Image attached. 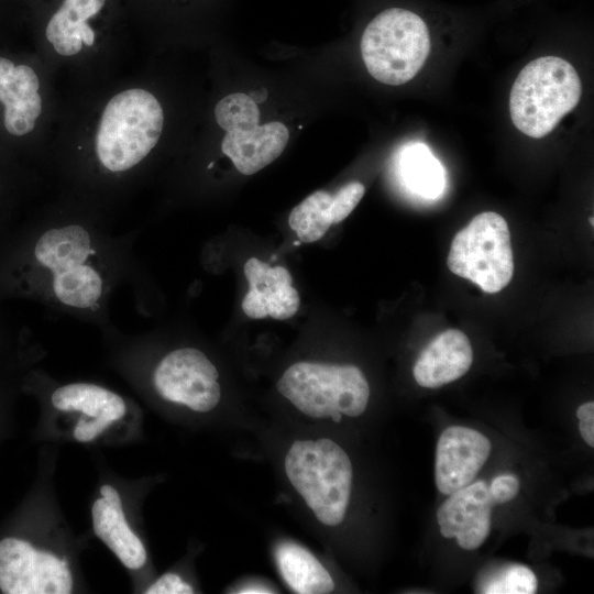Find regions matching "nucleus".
<instances>
[{
    "label": "nucleus",
    "mask_w": 594,
    "mask_h": 594,
    "mask_svg": "<svg viewBox=\"0 0 594 594\" xmlns=\"http://www.w3.org/2000/svg\"><path fill=\"white\" fill-rule=\"evenodd\" d=\"M106 0H64L46 26V37L63 56L76 55L82 44L91 46L95 33L87 20L96 15Z\"/></svg>",
    "instance_id": "nucleus-16"
},
{
    "label": "nucleus",
    "mask_w": 594,
    "mask_h": 594,
    "mask_svg": "<svg viewBox=\"0 0 594 594\" xmlns=\"http://www.w3.org/2000/svg\"><path fill=\"white\" fill-rule=\"evenodd\" d=\"M100 494H101V497L109 505L116 506V507L122 506L120 495H119L118 491L113 486H111L109 484L102 485L100 487Z\"/></svg>",
    "instance_id": "nucleus-29"
},
{
    "label": "nucleus",
    "mask_w": 594,
    "mask_h": 594,
    "mask_svg": "<svg viewBox=\"0 0 594 594\" xmlns=\"http://www.w3.org/2000/svg\"><path fill=\"white\" fill-rule=\"evenodd\" d=\"M113 421L111 417L105 415L95 417L90 421H86L81 417L74 429V438L79 442H89L97 438Z\"/></svg>",
    "instance_id": "nucleus-27"
},
{
    "label": "nucleus",
    "mask_w": 594,
    "mask_h": 594,
    "mask_svg": "<svg viewBox=\"0 0 594 594\" xmlns=\"http://www.w3.org/2000/svg\"><path fill=\"white\" fill-rule=\"evenodd\" d=\"M430 52V35L416 13L391 8L377 14L365 28L361 54L370 75L398 86L413 79Z\"/></svg>",
    "instance_id": "nucleus-3"
},
{
    "label": "nucleus",
    "mask_w": 594,
    "mask_h": 594,
    "mask_svg": "<svg viewBox=\"0 0 594 594\" xmlns=\"http://www.w3.org/2000/svg\"><path fill=\"white\" fill-rule=\"evenodd\" d=\"M276 387L304 414L317 407L358 417L370 397L363 372L351 364L297 362L284 372Z\"/></svg>",
    "instance_id": "nucleus-7"
},
{
    "label": "nucleus",
    "mask_w": 594,
    "mask_h": 594,
    "mask_svg": "<svg viewBox=\"0 0 594 594\" xmlns=\"http://www.w3.org/2000/svg\"><path fill=\"white\" fill-rule=\"evenodd\" d=\"M219 373L198 349L184 348L169 352L156 366L153 384L164 399L207 413L219 403Z\"/></svg>",
    "instance_id": "nucleus-9"
},
{
    "label": "nucleus",
    "mask_w": 594,
    "mask_h": 594,
    "mask_svg": "<svg viewBox=\"0 0 594 594\" xmlns=\"http://www.w3.org/2000/svg\"><path fill=\"white\" fill-rule=\"evenodd\" d=\"M249 290L242 300V310L252 319L272 317L276 320L292 318L299 309L300 297L293 287V277L284 266L251 257L244 264Z\"/></svg>",
    "instance_id": "nucleus-12"
},
{
    "label": "nucleus",
    "mask_w": 594,
    "mask_h": 594,
    "mask_svg": "<svg viewBox=\"0 0 594 594\" xmlns=\"http://www.w3.org/2000/svg\"><path fill=\"white\" fill-rule=\"evenodd\" d=\"M494 505L484 481H473L449 494L437 512L441 535L455 538L465 550L479 548L490 535Z\"/></svg>",
    "instance_id": "nucleus-11"
},
{
    "label": "nucleus",
    "mask_w": 594,
    "mask_h": 594,
    "mask_svg": "<svg viewBox=\"0 0 594 594\" xmlns=\"http://www.w3.org/2000/svg\"><path fill=\"white\" fill-rule=\"evenodd\" d=\"M38 87L37 75L30 66H16L0 57V101L4 106V128L10 134L22 136L34 129L42 111Z\"/></svg>",
    "instance_id": "nucleus-14"
},
{
    "label": "nucleus",
    "mask_w": 594,
    "mask_h": 594,
    "mask_svg": "<svg viewBox=\"0 0 594 594\" xmlns=\"http://www.w3.org/2000/svg\"><path fill=\"white\" fill-rule=\"evenodd\" d=\"M215 117L226 131H248L258 125L260 110L256 102L242 92H234L222 98L216 106Z\"/></svg>",
    "instance_id": "nucleus-22"
},
{
    "label": "nucleus",
    "mask_w": 594,
    "mask_h": 594,
    "mask_svg": "<svg viewBox=\"0 0 594 594\" xmlns=\"http://www.w3.org/2000/svg\"><path fill=\"white\" fill-rule=\"evenodd\" d=\"M73 575L67 561L36 549L28 539H0V592L4 594H68Z\"/></svg>",
    "instance_id": "nucleus-8"
},
{
    "label": "nucleus",
    "mask_w": 594,
    "mask_h": 594,
    "mask_svg": "<svg viewBox=\"0 0 594 594\" xmlns=\"http://www.w3.org/2000/svg\"><path fill=\"white\" fill-rule=\"evenodd\" d=\"M581 95V79L568 61L558 56L536 58L513 84L510 119L527 136L543 138L578 106Z\"/></svg>",
    "instance_id": "nucleus-1"
},
{
    "label": "nucleus",
    "mask_w": 594,
    "mask_h": 594,
    "mask_svg": "<svg viewBox=\"0 0 594 594\" xmlns=\"http://www.w3.org/2000/svg\"><path fill=\"white\" fill-rule=\"evenodd\" d=\"M275 559L287 585L299 594H327L334 583L319 560L301 546L284 542L277 546Z\"/></svg>",
    "instance_id": "nucleus-18"
},
{
    "label": "nucleus",
    "mask_w": 594,
    "mask_h": 594,
    "mask_svg": "<svg viewBox=\"0 0 594 594\" xmlns=\"http://www.w3.org/2000/svg\"><path fill=\"white\" fill-rule=\"evenodd\" d=\"M164 123L157 99L143 89H129L110 99L102 113L96 151L111 172L139 164L156 145Z\"/></svg>",
    "instance_id": "nucleus-2"
},
{
    "label": "nucleus",
    "mask_w": 594,
    "mask_h": 594,
    "mask_svg": "<svg viewBox=\"0 0 594 594\" xmlns=\"http://www.w3.org/2000/svg\"><path fill=\"white\" fill-rule=\"evenodd\" d=\"M473 350L458 329L438 334L418 356L413 374L421 387L437 388L462 377L471 367Z\"/></svg>",
    "instance_id": "nucleus-13"
},
{
    "label": "nucleus",
    "mask_w": 594,
    "mask_h": 594,
    "mask_svg": "<svg viewBox=\"0 0 594 594\" xmlns=\"http://www.w3.org/2000/svg\"><path fill=\"white\" fill-rule=\"evenodd\" d=\"M272 591H270L268 588L266 587H263V586H250V587H244L242 588V591H240L239 593H271Z\"/></svg>",
    "instance_id": "nucleus-30"
},
{
    "label": "nucleus",
    "mask_w": 594,
    "mask_h": 594,
    "mask_svg": "<svg viewBox=\"0 0 594 594\" xmlns=\"http://www.w3.org/2000/svg\"><path fill=\"white\" fill-rule=\"evenodd\" d=\"M449 270L488 294L501 292L513 278L514 257L506 220L498 213L476 215L453 238Z\"/></svg>",
    "instance_id": "nucleus-5"
},
{
    "label": "nucleus",
    "mask_w": 594,
    "mask_h": 594,
    "mask_svg": "<svg viewBox=\"0 0 594 594\" xmlns=\"http://www.w3.org/2000/svg\"><path fill=\"white\" fill-rule=\"evenodd\" d=\"M289 132L280 122H268L248 131L227 132L221 150L244 175H252L275 161L285 150Z\"/></svg>",
    "instance_id": "nucleus-15"
},
{
    "label": "nucleus",
    "mask_w": 594,
    "mask_h": 594,
    "mask_svg": "<svg viewBox=\"0 0 594 594\" xmlns=\"http://www.w3.org/2000/svg\"><path fill=\"white\" fill-rule=\"evenodd\" d=\"M576 416L580 419L579 428L582 438L590 446L594 447V403L588 402L579 406Z\"/></svg>",
    "instance_id": "nucleus-28"
},
{
    "label": "nucleus",
    "mask_w": 594,
    "mask_h": 594,
    "mask_svg": "<svg viewBox=\"0 0 594 594\" xmlns=\"http://www.w3.org/2000/svg\"><path fill=\"white\" fill-rule=\"evenodd\" d=\"M537 588L535 573L522 564L506 565L490 574L481 585L485 594H532Z\"/></svg>",
    "instance_id": "nucleus-23"
},
{
    "label": "nucleus",
    "mask_w": 594,
    "mask_h": 594,
    "mask_svg": "<svg viewBox=\"0 0 594 594\" xmlns=\"http://www.w3.org/2000/svg\"><path fill=\"white\" fill-rule=\"evenodd\" d=\"M332 195L318 190L297 205L288 217V224L299 241L311 243L320 240L333 224Z\"/></svg>",
    "instance_id": "nucleus-20"
},
{
    "label": "nucleus",
    "mask_w": 594,
    "mask_h": 594,
    "mask_svg": "<svg viewBox=\"0 0 594 594\" xmlns=\"http://www.w3.org/2000/svg\"><path fill=\"white\" fill-rule=\"evenodd\" d=\"M490 440L480 431L452 426L439 437L435 479L440 493L449 495L475 480L491 453Z\"/></svg>",
    "instance_id": "nucleus-10"
},
{
    "label": "nucleus",
    "mask_w": 594,
    "mask_h": 594,
    "mask_svg": "<svg viewBox=\"0 0 594 594\" xmlns=\"http://www.w3.org/2000/svg\"><path fill=\"white\" fill-rule=\"evenodd\" d=\"M588 221L591 222L592 226H594L593 217H590Z\"/></svg>",
    "instance_id": "nucleus-31"
},
{
    "label": "nucleus",
    "mask_w": 594,
    "mask_h": 594,
    "mask_svg": "<svg viewBox=\"0 0 594 594\" xmlns=\"http://www.w3.org/2000/svg\"><path fill=\"white\" fill-rule=\"evenodd\" d=\"M285 471L314 512L324 506L343 520L352 485V463L330 439L297 440L287 452Z\"/></svg>",
    "instance_id": "nucleus-6"
},
{
    "label": "nucleus",
    "mask_w": 594,
    "mask_h": 594,
    "mask_svg": "<svg viewBox=\"0 0 594 594\" xmlns=\"http://www.w3.org/2000/svg\"><path fill=\"white\" fill-rule=\"evenodd\" d=\"M146 594H193L194 588L178 574L165 573L145 591Z\"/></svg>",
    "instance_id": "nucleus-26"
},
{
    "label": "nucleus",
    "mask_w": 594,
    "mask_h": 594,
    "mask_svg": "<svg viewBox=\"0 0 594 594\" xmlns=\"http://www.w3.org/2000/svg\"><path fill=\"white\" fill-rule=\"evenodd\" d=\"M520 488L519 480L514 474H501L488 485L494 504H505L516 497Z\"/></svg>",
    "instance_id": "nucleus-25"
},
{
    "label": "nucleus",
    "mask_w": 594,
    "mask_h": 594,
    "mask_svg": "<svg viewBox=\"0 0 594 594\" xmlns=\"http://www.w3.org/2000/svg\"><path fill=\"white\" fill-rule=\"evenodd\" d=\"M365 187L360 182H352L332 195L331 215L333 224L343 221L364 196Z\"/></svg>",
    "instance_id": "nucleus-24"
},
{
    "label": "nucleus",
    "mask_w": 594,
    "mask_h": 594,
    "mask_svg": "<svg viewBox=\"0 0 594 594\" xmlns=\"http://www.w3.org/2000/svg\"><path fill=\"white\" fill-rule=\"evenodd\" d=\"M53 406L62 411H80L88 417L109 416L114 421L127 410L125 403L118 394L88 383H73L54 391Z\"/></svg>",
    "instance_id": "nucleus-19"
},
{
    "label": "nucleus",
    "mask_w": 594,
    "mask_h": 594,
    "mask_svg": "<svg viewBox=\"0 0 594 594\" xmlns=\"http://www.w3.org/2000/svg\"><path fill=\"white\" fill-rule=\"evenodd\" d=\"M35 263L52 274V289L64 305L92 309L102 295L103 282L94 264L89 232L78 224L53 228L35 241Z\"/></svg>",
    "instance_id": "nucleus-4"
},
{
    "label": "nucleus",
    "mask_w": 594,
    "mask_h": 594,
    "mask_svg": "<svg viewBox=\"0 0 594 594\" xmlns=\"http://www.w3.org/2000/svg\"><path fill=\"white\" fill-rule=\"evenodd\" d=\"M95 535L130 570H139L146 562V550L127 522L122 506L109 505L102 497L91 507Z\"/></svg>",
    "instance_id": "nucleus-17"
},
{
    "label": "nucleus",
    "mask_w": 594,
    "mask_h": 594,
    "mask_svg": "<svg viewBox=\"0 0 594 594\" xmlns=\"http://www.w3.org/2000/svg\"><path fill=\"white\" fill-rule=\"evenodd\" d=\"M403 170L408 186L416 193L437 197L443 187V174L439 162L424 144L410 146L404 155Z\"/></svg>",
    "instance_id": "nucleus-21"
}]
</instances>
